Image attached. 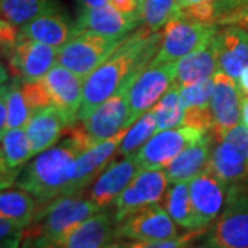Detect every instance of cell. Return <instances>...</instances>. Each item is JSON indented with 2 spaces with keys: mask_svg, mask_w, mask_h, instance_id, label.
I'll use <instances>...</instances> for the list:
<instances>
[{
  "mask_svg": "<svg viewBox=\"0 0 248 248\" xmlns=\"http://www.w3.org/2000/svg\"><path fill=\"white\" fill-rule=\"evenodd\" d=\"M19 35L60 48L78 35L76 27H71L69 22L57 11L39 16L35 19L24 24Z\"/></svg>",
  "mask_w": 248,
  "mask_h": 248,
  "instance_id": "d4e9b609",
  "label": "cell"
},
{
  "mask_svg": "<svg viewBox=\"0 0 248 248\" xmlns=\"http://www.w3.org/2000/svg\"><path fill=\"white\" fill-rule=\"evenodd\" d=\"M127 90L117 91L81 120L80 125L93 146L130 127L131 109Z\"/></svg>",
  "mask_w": 248,
  "mask_h": 248,
  "instance_id": "7c38bea8",
  "label": "cell"
},
{
  "mask_svg": "<svg viewBox=\"0 0 248 248\" xmlns=\"http://www.w3.org/2000/svg\"><path fill=\"white\" fill-rule=\"evenodd\" d=\"M233 25H237V27L243 28L248 33V7L240 14V17L236 19V22Z\"/></svg>",
  "mask_w": 248,
  "mask_h": 248,
  "instance_id": "b9f144b4",
  "label": "cell"
},
{
  "mask_svg": "<svg viewBox=\"0 0 248 248\" xmlns=\"http://www.w3.org/2000/svg\"><path fill=\"white\" fill-rule=\"evenodd\" d=\"M40 210V203L33 195L18 189H0V215L28 228Z\"/></svg>",
  "mask_w": 248,
  "mask_h": 248,
  "instance_id": "484cf974",
  "label": "cell"
},
{
  "mask_svg": "<svg viewBox=\"0 0 248 248\" xmlns=\"http://www.w3.org/2000/svg\"><path fill=\"white\" fill-rule=\"evenodd\" d=\"M152 112L156 119V133L182 125L184 108L179 97V89L172 84L167 93L155 104Z\"/></svg>",
  "mask_w": 248,
  "mask_h": 248,
  "instance_id": "f546056e",
  "label": "cell"
},
{
  "mask_svg": "<svg viewBox=\"0 0 248 248\" xmlns=\"http://www.w3.org/2000/svg\"><path fill=\"white\" fill-rule=\"evenodd\" d=\"M211 143L213 138L210 134H207L202 141L190 145L181 152L175 159L171 160L169 166L164 169L169 184L189 182L192 178L208 169L211 157Z\"/></svg>",
  "mask_w": 248,
  "mask_h": 248,
  "instance_id": "603a6c76",
  "label": "cell"
},
{
  "mask_svg": "<svg viewBox=\"0 0 248 248\" xmlns=\"http://www.w3.org/2000/svg\"><path fill=\"white\" fill-rule=\"evenodd\" d=\"M181 10L179 0H140L138 16L143 27L157 32Z\"/></svg>",
  "mask_w": 248,
  "mask_h": 248,
  "instance_id": "4dcf8cb0",
  "label": "cell"
},
{
  "mask_svg": "<svg viewBox=\"0 0 248 248\" xmlns=\"http://www.w3.org/2000/svg\"><path fill=\"white\" fill-rule=\"evenodd\" d=\"M203 247L248 248V192L231 185L226 204Z\"/></svg>",
  "mask_w": 248,
  "mask_h": 248,
  "instance_id": "5b68a950",
  "label": "cell"
},
{
  "mask_svg": "<svg viewBox=\"0 0 248 248\" xmlns=\"http://www.w3.org/2000/svg\"><path fill=\"white\" fill-rule=\"evenodd\" d=\"M42 80L50 94L53 105L66 116L71 125L76 123L83 98L84 78L61 63H55Z\"/></svg>",
  "mask_w": 248,
  "mask_h": 248,
  "instance_id": "e0dca14e",
  "label": "cell"
},
{
  "mask_svg": "<svg viewBox=\"0 0 248 248\" xmlns=\"http://www.w3.org/2000/svg\"><path fill=\"white\" fill-rule=\"evenodd\" d=\"M214 91L210 108L213 115V127L210 135L213 142H219L236 127L241 120V91L237 86V80L231 78L225 72L214 73Z\"/></svg>",
  "mask_w": 248,
  "mask_h": 248,
  "instance_id": "8fae6325",
  "label": "cell"
},
{
  "mask_svg": "<svg viewBox=\"0 0 248 248\" xmlns=\"http://www.w3.org/2000/svg\"><path fill=\"white\" fill-rule=\"evenodd\" d=\"M0 146L7 167L13 171H21L28 160L31 159L32 148L24 127L9 128L0 140Z\"/></svg>",
  "mask_w": 248,
  "mask_h": 248,
  "instance_id": "f1b7e54d",
  "label": "cell"
},
{
  "mask_svg": "<svg viewBox=\"0 0 248 248\" xmlns=\"http://www.w3.org/2000/svg\"><path fill=\"white\" fill-rule=\"evenodd\" d=\"M21 89H22V94L27 99L32 113L42 108L53 105L50 94L46 89L43 80H35V81H22L21 80Z\"/></svg>",
  "mask_w": 248,
  "mask_h": 248,
  "instance_id": "e575fe53",
  "label": "cell"
},
{
  "mask_svg": "<svg viewBox=\"0 0 248 248\" xmlns=\"http://www.w3.org/2000/svg\"><path fill=\"white\" fill-rule=\"evenodd\" d=\"M101 211L90 199L78 195L61 196L39 210L33 222L24 229L22 243L35 247H51L55 240L72 226Z\"/></svg>",
  "mask_w": 248,
  "mask_h": 248,
  "instance_id": "3957f363",
  "label": "cell"
},
{
  "mask_svg": "<svg viewBox=\"0 0 248 248\" xmlns=\"http://www.w3.org/2000/svg\"><path fill=\"white\" fill-rule=\"evenodd\" d=\"M217 31V25L195 22L177 14L164 25L159 51L153 60L160 62L178 61L207 45Z\"/></svg>",
  "mask_w": 248,
  "mask_h": 248,
  "instance_id": "ba28073f",
  "label": "cell"
},
{
  "mask_svg": "<svg viewBox=\"0 0 248 248\" xmlns=\"http://www.w3.org/2000/svg\"><path fill=\"white\" fill-rule=\"evenodd\" d=\"M22 236L24 228L21 225L0 215V247H18Z\"/></svg>",
  "mask_w": 248,
  "mask_h": 248,
  "instance_id": "d590c367",
  "label": "cell"
},
{
  "mask_svg": "<svg viewBox=\"0 0 248 248\" xmlns=\"http://www.w3.org/2000/svg\"><path fill=\"white\" fill-rule=\"evenodd\" d=\"M218 69L237 80L248 66V33L237 25H225L213 36Z\"/></svg>",
  "mask_w": 248,
  "mask_h": 248,
  "instance_id": "ac0fdd59",
  "label": "cell"
},
{
  "mask_svg": "<svg viewBox=\"0 0 248 248\" xmlns=\"http://www.w3.org/2000/svg\"><path fill=\"white\" fill-rule=\"evenodd\" d=\"M175 69L177 61L160 62L152 60L133 80L127 90L131 109L130 125L143 113L149 112L174 84Z\"/></svg>",
  "mask_w": 248,
  "mask_h": 248,
  "instance_id": "52a82bcc",
  "label": "cell"
},
{
  "mask_svg": "<svg viewBox=\"0 0 248 248\" xmlns=\"http://www.w3.org/2000/svg\"><path fill=\"white\" fill-rule=\"evenodd\" d=\"M217 71H218V62H217L215 47L211 39L203 47L178 60L174 86L181 89L185 86L195 84L213 78Z\"/></svg>",
  "mask_w": 248,
  "mask_h": 248,
  "instance_id": "cb8c5ba5",
  "label": "cell"
},
{
  "mask_svg": "<svg viewBox=\"0 0 248 248\" xmlns=\"http://www.w3.org/2000/svg\"><path fill=\"white\" fill-rule=\"evenodd\" d=\"M7 86L0 87V140L7 131Z\"/></svg>",
  "mask_w": 248,
  "mask_h": 248,
  "instance_id": "74e56055",
  "label": "cell"
},
{
  "mask_svg": "<svg viewBox=\"0 0 248 248\" xmlns=\"http://www.w3.org/2000/svg\"><path fill=\"white\" fill-rule=\"evenodd\" d=\"M79 155V149L66 137L24 166L14 184L35 196L40 205L61 196H69Z\"/></svg>",
  "mask_w": 248,
  "mask_h": 248,
  "instance_id": "7a4b0ae2",
  "label": "cell"
},
{
  "mask_svg": "<svg viewBox=\"0 0 248 248\" xmlns=\"http://www.w3.org/2000/svg\"><path fill=\"white\" fill-rule=\"evenodd\" d=\"M210 169L228 185L248 179V127L237 124L211 152Z\"/></svg>",
  "mask_w": 248,
  "mask_h": 248,
  "instance_id": "30bf717a",
  "label": "cell"
},
{
  "mask_svg": "<svg viewBox=\"0 0 248 248\" xmlns=\"http://www.w3.org/2000/svg\"><path fill=\"white\" fill-rule=\"evenodd\" d=\"M120 239L131 240L128 247L140 248L151 241H160L178 237L174 221L159 203L151 204L130 214L117 226Z\"/></svg>",
  "mask_w": 248,
  "mask_h": 248,
  "instance_id": "9c48e42d",
  "label": "cell"
},
{
  "mask_svg": "<svg viewBox=\"0 0 248 248\" xmlns=\"http://www.w3.org/2000/svg\"><path fill=\"white\" fill-rule=\"evenodd\" d=\"M164 207L171 219L177 225L187 231H200L197 228L187 182L172 184L164 197Z\"/></svg>",
  "mask_w": 248,
  "mask_h": 248,
  "instance_id": "4316f807",
  "label": "cell"
},
{
  "mask_svg": "<svg viewBox=\"0 0 248 248\" xmlns=\"http://www.w3.org/2000/svg\"><path fill=\"white\" fill-rule=\"evenodd\" d=\"M187 184L197 228L205 229L222 213L231 185L218 177L210 167L192 178Z\"/></svg>",
  "mask_w": 248,
  "mask_h": 248,
  "instance_id": "9a60e30c",
  "label": "cell"
},
{
  "mask_svg": "<svg viewBox=\"0 0 248 248\" xmlns=\"http://www.w3.org/2000/svg\"><path fill=\"white\" fill-rule=\"evenodd\" d=\"M202 1H211V0H179V4H181V9H182V7L196 4V3H202Z\"/></svg>",
  "mask_w": 248,
  "mask_h": 248,
  "instance_id": "f6af8a7d",
  "label": "cell"
},
{
  "mask_svg": "<svg viewBox=\"0 0 248 248\" xmlns=\"http://www.w3.org/2000/svg\"><path fill=\"white\" fill-rule=\"evenodd\" d=\"M237 86H239L241 94H248V66L244 68L237 78Z\"/></svg>",
  "mask_w": 248,
  "mask_h": 248,
  "instance_id": "ab89813d",
  "label": "cell"
},
{
  "mask_svg": "<svg viewBox=\"0 0 248 248\" xmlns=\"http://www.w3.org/2000/svg\"><path fill=\"white\" fill-rule=\"evenodd\" d=\"M124 37H112L93 31H81L58 48L57 63H61L86 78L102 62L107 61Z\"/></svg>",
  "mask_w": 248,
  "mask_h": 248,
  "instance_id": "277c9868",
  "label": "cell"
},
{
  "mask_svg": "<svg viewBox=\"0 0 248 248\" xmlns=\"http://www.w3.org/2000/svg\"><path fill=\"white\" fill-rule=\"evenodd\" d=\"M68 125H71L69 120L55 105H48L33 112L25 125L32 155H39L54 146Z\"/></svg>",
  "mask_w": 248,
  "mask_h": 248,
  "instance_id": "7402d4cb",
  "label": "cell"
},
{
  "mask_svg": "<svg viewBox=\"0 0 248 248\" xmlns=\"http://www.w3.org/2000/svg\"><path fill=\"white\" fill-rule=\"evenodd\" d=\"M214 91V78L205 79L190 86L179 89V97L184 110L186 109H207L210 108Z\"/></svg>",
  "mask_w": 248,
  "mask_h": 248,
  "instance_id": "836d02e7",
  "label": "cell"
},
{
  "mask_svg": "<svg viewBox=\"0 0 248 248\" xmlns=\"http://www.w3.org/2000/svg\"><path fill=\"white\" fill-rule=\"evenodd\" d=\"M6 99H7V130L21 128V127L25 128L32 116V110L22 94L21 80H14L10 86H7Z\"/></svg>",
  "mask_w": 248,
  "mask_h": 248,
  "instance_id": "d6a6232c",
  "label": "cell"
},
{
  "mask_svg": "<svg viewBox=\"0 0 248 248\" xmlns=\"http://www.w3.org/2000/svg\"><path fill=\"white\" fill-rule=\"evenodd\" d=\"M80 1L84 9H91V7H99V6L108 4L110 0H80Z\"/></svg>",
  "mask_w": 248,
  "mask_h": 248,
  "instance_id": "7bdbcfd3",
  "label": "cell"
},
{
  "mask_svg": "<svg viewBox=\"0 0 248 248\" xmlns=\"http://www.w3.org/2000/svg\"><path fill=\"white\" fill-rule=\"evenodd\" d=\"M140 22L138 13L124 14L108 3L99 7L83 9L75 27L78 33L81 31H93L105 36L124 37L133 32Z\"/></svg>",
  "mask_w": 248,
  "mask_h": 248,
  "instance_id": "ffe728a7",
  "label": "cell"
},
{
  "mask_svg": "<svg viewBox=\"0 0 248 248\" xmlns=\"http://www.w3.org/2000/svg\"><path fill=\"white\" fill-rule=\"evenodd\" d=\"M140 171L141 170L134 156L124 157L123 160L110 164L94 182L90 190V200L99 210L107 208L115 203L117 196L131 184V181Z\"/></svg>",
  "mask_w": 248,
  "mask_h": 248,
  "instance_id": "44dd1931",
  "label": "cell"
},
{
  "mask_svg": "<svg viewBox=\"0 0 248 248\" xmlns=\"http://www.w3.org/2000/svg\"><path fill=\"white\" fill-rule=\"evenodd\" d=\"M210 134V133H208ZM207 133L190 125H182L153 134L134 155L140 170L166 169L170 161L196 142L202 141Z\"/></svg>",
  "mask_w": 248,
  "mask_h": 248,
  "instance_id": "8992f818",
  "label": "cell"
},
{
  "mask_svg": "<svg viewBox=\"0 0 248 248\" xmlns=\"http://www.w3.org/2000/svg\"><path fill=\"white\" fill-rule=\"evenodd\" d=\"M241 122L248 127V94L241 97Z\"/></svg>",
  "mask_w": 248,
  "mask_h": 248,
  "instance_id": "60d3db41",
  "label": "cell"
},
{
  "mask_svg": "<svg viewBox=\"0 0 248 248\" xmlns=\"http://www.w3.org/2000/svg\"><path fill=\"white\" fill-rule=\"evenodd\" d=\"M7 79H9V73H7V71H6L4 65L0 62V87L7 81Z\"/></svg>",
  "mask_w": 248,
  "mask_h": 248,
  "instance_id": "ee69618b",
  "label": "cell"
},
{
  "mask_svg": "<svg viewBox=\"0 0 248 248\" xmlns=\"http://www.w3.org/2000/svg\"><path fill=\"white\" fill-rule=\"evenodd\" d=\"M18 174H19L18 171H13L7 167V163L4 160L1 146H0V189H4L11 184H14Z\"/></svg>",
  "mask_w": 248,
  "mask_h": 248,
  "instance_id": "8d00e7d4",
  "label": "cell"
},
{
  "mask_svg": "<svg viewBox=\"0 0 248 248\" xmlns=\"http://www.w3.org/2000/svg\"><path fill=\"white\" fill-rule=\"evenodd\" d=\"M155 133H156V119L151 109L128 127L123 141L119 146V153L123 157H131Z\"/></svg>",
  "mask_w": 248,
  "mask_h": 248,
  "instance_id": "1f68e13d",
  "label": "cell"
},
{
  "mask_svg": "<svg viewBox=\"0 0 248 248\" xmlns=\"http://www.w3.org/2000/svg\"><path fill=\"white\" fill-rule=\"evenodd\" d=\"M127 130L128 128L122 130L119 134L80 153L76 159V170L72 181L71 195L81 193L86 187H89L90 184L95 179V177H98L102 170L107 169L108 163L115 156L116 151H119V146L123 141Z\"/></svg>",
  "mask_w": 248,
  "mask_h": 248,
  "instance_id": "d6986e66",
  "label": "cell"
},
{
  "mask_svg": "<svg viewBox=\"0 0 248 248\" xmlns=\"http://www.w3.org/2000/svg\"><path fill=\"white\" fill-rule=\"evenodd\" d=\"M58 60V48L18 36V40L9 54L13 75L22 81L42 80Z\"/></svg>",
  "mask_w": 248,
  "mask_h": 248,
  "instance_id": "2e32d148",
  "label": "cell"
},
{
  "mask_svg": "<svg viewBox=\"0 0 248 248\" xmlns=\"http://www.w3.org/2000/svg\"><path fill=\"white\" fill-rule=\"evenodd\" d=\"M119 222L115 213L102 211L95 213L90 218L72 226L51 244V247L61 248H102L117 247L119 243Z\"/></svg>",
  "mask_w": 248,
  "mask_h": 248,
  "instance_id": "4fadbf2b",
  "label": "cell"
},
{
  "mask_svg": "<svg viewBox=\"0 0 248 248\" xmlns=\"http://www.w3.org/2000/svg\"><path fill=\"white\" fill-rule=\"evenodd\" d=\"M160 42L161 35L145 27L125 36L107 61L84 78L78 120H84L117 91L128 89L157 54Z\"/></svg>",
  "mask_w": 248,
  "mask_h": 248,
  "instance_id": "6da1fadb",
  "label": "cell"
},
{
  "mask_svg": "<svg viewBox=\"0 0 248 248\" xmlns=\"http://www.w3.org/2000/svg\"><path fill=\"white\" fill-rule=\"evenodd\" d=\"M54 11V0H0V16L14 25H24L39 16Z\"/></svg>",
  "mask_w": 248,
  "mask_h": 248,
  "instance_id": "83f0119b",
  "label": "cell"
},
{
  "mask_svg": "<svg viewBox=\"0 0 248 248\" xmlns=\"http://www.w3.org/2000/svg\"><path fill=\"white\" fill-rule=\"evenodd\" d=\"M116 10L124 14H134L138 13L140 0H110L109 1Z\"/></svg>",
  "mask_w": 248,
  "mask_h": 248,
  "instance_id": "f35d334b",
  "label": "cell"
},
{
  "mask_svg": "<svg viewBox=\"0 0 248 248\" xmlns=\"http://www.w3.org/2000/svg\"><path fill=\"white\" fill-rule=\"evenodd\" d=\"M167 186L169 179L164 169L140 171L113 203L116 221L122 222L130 214L151 204L159 203L167 190Z\"/></svg>",
  "mask_w": 248,
  "mask_h": 248,
  "instance_id": "5bb4252c",
  "label": "cell"
}]
</instances>
